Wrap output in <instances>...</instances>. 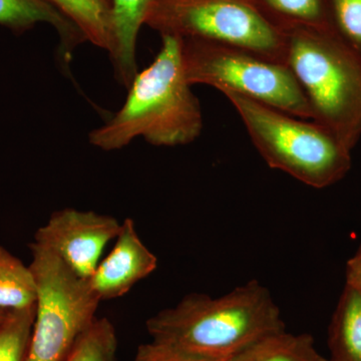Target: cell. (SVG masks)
<instances>
[{
	"label": "cell",
	"mask_w": 361,
	"mask_h": 361,
	"mask_svg": "<svg viewBox=\"0 0 361 361\" xmlns=\"http://www.w3.org/2000/svg\"><path fill=\"white\" fill-rule=\"evenodd\" d=\"M153 63L137 73L127 99L108 123L89 135L103 151L127 147L135 137L159 147L191 144L203 130L200 103L188 84L179 37L164 35Z\"/></svg>",
	"instance_id": "6da1fadb"
},
{
	"label": "cell",
	"mask_w": 361,
	"mask_h": 361,
	"mask_svg": "<svg viewBox=\"0 0 361 361\" xmlns=\"http://www.w3.org/2000/svg\"><path fill=\"white\" fill-rule=\"evenodd\" d=\"M153 341L226 361L285 325L270 292L251 281L217 298L190 294L146 323Z\"/></svg>",
	"instance_id": "7a4b0ae2"
},
{
	"label": "cell",
	"mask_w": 361,
	"mask_h": 361,
	"mask_svg": "<svg viewBox=\"0 0 361 361\" xmlns=\"http://www.w3.org/2000/svg\"><path fill=\"white\" fill-rule=\"evenodd\" d=\"M283 32L284 63L305 94L313 121L353 151L361 137V56L334 28Z\"/></svg>",
	"instance_id": "3957f363"
},
{
	"label": "cell",
	"mask_w": 361,
	"mask_h": 361,
	"mask_svg": "<svg viewBox=\"0 0 361 361\" xmlns=\"http://www.w3.org/2000/svg\"><path fill=\"white\" fill-rule=\"evenodd\" d=\"M224 96L270 168L315 189L332 186L348 175L351 149L322 123L238 94Z\"/></svg>",
	"instance_id": "277c9868"
},
{
	"label": "cell",
	"mask_w": 361,
	"mask_h": 361,
	"mask_svg": "<svg viewBox=\"0 0 361 361\" xmlns=\"http://www.w3.org/2000/svg\"><path fill=\"white\" fill-rule=\"evenodd\" d=\"M180 42L188 84L210 85L224 94H238L313 120L310 104L285 63L230 45L198 39Z\"/></svg>",
	"instance_id": "5b68a950"
},
{
	"label": "cell",
	"mask_w": 361,
	"mask_h": 361,
	"mask_svg": "<svg viewBox=\"0 0 361 361\" xmlns=\"http://www.w3.org/2000/svg\"><path fill=\"white\" fill-rule=\"evenodd\" d=\"M145 25L161 37L239 47L285 63V33L251 0H152Z\"/></svg>",
	"instance_id": "8992f818"
},
{
	"label": "cell",
	"mask_w": 361,
	"mask_h": 361,
	"mask_svg": "<svg viewBox=\"0 0 361 361\" xmlns=\"http://www.w3.org/2000/svg\"><path fill=\"white\" fill-rule=\"evenodd\" d=\"M30 269L37 282V311L25 361H63L96 319L101 302L87 280L32 242Z\"/></svg>",
	"instance_id": "52a82bcc"
},
{
	"label": "cell",
	"mask_w": 361,
	"mask_h": 361,
	"mask_svg": "<svg viewBox=\"0 0 361 361\" xmlns=\"http://www.w3.org/2000/svg\"><path fill=\"white\" fill-rule=\"evenodd\" d=\"M122 223L113 216L66 208L56 211L35 235V243L51 252L75 274L90 279Z\"/></svg>",
	"instance_id": "ba28073f"
},
{
	"label": "cell",
	"mask_w": 361,
	"mask_h": 361,
	"mask_svg": "<svg viewBox=\"0 0 361 361\" xmlns=\"http://www.w3.org/2000/svg\"><path fill=\"white\" fill-rule=\"evenodd\" d=\"M158 267V258L142 243L134 220L127 218L121 225L116 244L87 279L99 301L126 295L137 282Z\"/></svg>",
	"instance_id": "9c48e42d"
},
{
	"label": "cell",
	"mask_w": 361,
	"mask_h": 361,
	"mask_svg": "<svg viewBox=\"0 0 361 361\" xmlns=\"http://www.w3.org/2000/svg\"><path fill=\"white\" fill-rule=\"evenodd\" d=\"M152 0H111L114 44L110 52L118 82L129 89L137 75V42Z\"/></svg>",
	"instance_id": "30bf717a"
},
{
	"label": "cell",
	"mask_w": 361,
	"mask_h": 361,
	"mask_svg": "<svg viewBox=\"0 0 361 361\" xmlns=\"http://www.w3.org/2000/svg\"><path fill=\"white\" fill-rule=\"evenodd\" d=\"M37 23H47L56 28L61 37L65 58L85 40L77 26L44 0H0V25L16 32H23L32 30Z\"/></svg>",
	"instance_id": "8fae6325"
},
{
	"label": "cell",
	"mask_w": 361,
	"mask_h": 361,
	"mask_svg": "<svg viewBox=\"0 0 361 361\" xmlns=\"http://www.w3.org/2000/svg\"><path fill=\"white\" fill-rule=\"evenodd\" d=\"M331 361H361V295L345 285L329 330Z\"/></svg>",
	"instance_id": "7c38bea8"
},
{
	"label": "cell",
	"mask_w": 361,
	"mask_h": 361,
	"mask_svg": "<svg viewBox=\"0 0 361 361\" xmlns=\"http://www.w3.org/2000/svg\"><path fill=\"white\" fill-rule=\"evenodd\" d=\"M73 23L85 40L110 54L114 44L111 0H44Z\"/></svg>",
	"instance_id": "4fadbf2b"
},
{
	"label": "cell",
	"mask_w": 361,
	"mask_h": 361,
	"mask_svg": "<svg viewBox=\"0 0 361 361\" xmlns=\"http://www.w3.org/2000/svg\"><path fill=\"white\" fill-rule=\"evenodd\" d=\"M314 339L310 334L280 331L254 342L226 361H318Z\"/></svg>",
	"instance_id": "5bb4252c"
},
{
	"label": "cell",
	"mask_w": 361,
	"mask_h": 361,
	"mask_svg": "<svg viewBox=\"0 0 361 361\" xmlns=\"http://www.w3.org/2000/svg\"><path fill=\"white\" fill-rule=\"evenodd\" d=\"M280 30L332 27L329 0H251Z\"/></svg>",
	"instance_id": "9a60e30c"
},
{
	"label": "cell",
	"mask_w": 361,
	"mask_h": 361,
	"mask_svg": "<svg viewBox=\"0 0 361 361\" xmlns=\"http://www.w3.org/2000/svg\"><path fill=\"white\" fill-rule=\"evenodd\" d=\"M37 302V282L30 265L0 245V308L20 310Z\"/></svg>",
	"instance_id": "2e32d148"
},
{
	"label": "cell",
	"mask_w": 361,
	"mask_h": 361,
	"mask_svg": "<svg viewBox=\"0 0 361 361\" xmlns=\"http://www.w3.org/2000/svg\"><path fill=\"white\" fill-rule=\"evenodd\" d=\"M115 327L108 318H96L63 361H116Z\"/></svg>",
	"instance_id": "e0dca14e"
},
{
	"label": "cell",
	"mask_w": 361,
	"mask_h": 361,
	"mask_svg": "<svg viewBox=\"0 0 361 361\" xmlns=\"http://www.w3.org/2000/svg\"><path fill=\"white\" fill-rule=\"evenodd\" d=\"M37 304L9 311L0 322V361H25L35 323Z\"/></svg>",
	"instance_id": "ac0fdd59"
},
{
	"label": "cell",
	"mask_w": 361,
	"mask_h": 361,
	"mask_svg": "<svg viewBox=\"0 0 361 361\" xmlns=\"http://www.w3.org/2000/svg\"><path fill=\"white\" fill-rule=\"evenodd\" d=\"M332 27L361 56V0H329Z\"/></svg>",
	"instance_id": "d6986e66"
},
{
	"label": "cell",
	"mask_w": 361,
	"mask_h": 361,
	"mask_svg": "<svg viewBox=\"0 0 361 361\" xmlns=\"http://www.w3.org/2000/svg\"><path fill=\"white\" fill-rule=\"evenodd\" d=\"M133 361H219L153 341L140 345Z\"/></svg>",
	"instance_id": "ffe728a7"
},
{
	"label": "cell",
	"mask_w": 361,
	"mask_h": 361,
	"mask_svg": "<svg viewBox=\"0 0 361 361\" xmlns=\"http://www.w3.org/2000/svg\"><path fill=\"white\" fill-rule=\"evenodd\" d=\"M346 284L361 295V245L346 264Z\"/></svg>",
	"instance_id": "44dd1931"
},
{
	"label": "cell",
	"mask_w": 361,
	"mask_h": 361,
	"mask_svg": "<svg viewBox=\"0 0 361 361\" xmlns=\"http://www.w3.org/2000/svg\"><path fill=\"white\" fill-rule=\"evenodd\" d=\"M8 312H9L8 310H1V308H0V322H1L2 320H4V318L6 317V315L8 314Z\"/></svg>",
	"instance_id": "7402d4cb"
},
{
	"label": "cell",
	"mask_w": 361,
	"mask_h": 361,
	"mask_svg": "<svg viewBox=\"0 0 361 361\" xmlns=\"http://www.w3.org/2000/svg\"><path fill=\"white\" fill-rule=\"evenodd\" d=\"M318 361H331V360H326V358L323 357V356H322V358H320V360H318Z\"/></svg>",
	"instance_id": "603a6c76"
}]
</instances>
